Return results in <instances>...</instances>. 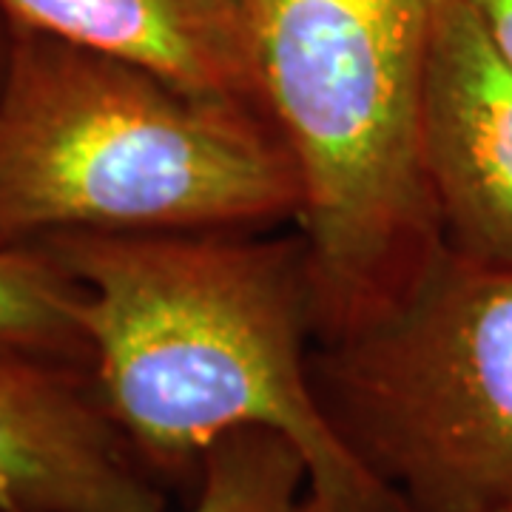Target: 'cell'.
Here are the masks:
<instances>
[{
    "mask_svg": "<svg viewBox=\"0 0 512 512\" xmlns=\"http://www.w3.org/2000/svg\"><path fill=\"white\" fill-rule=\"evenodd\" d=\"M37 245L83 288L94 384L160 481H197L220 436L265 427L305 456L319 512H404L316 396L302 234L74 231Z\"/></svg>",
    "mask_w": 512,
    "mask_h": 512,
    "instance_id": "1",
    "label": "cell"
},
{
    "mask_svg": "<svg viewBox=\"0 0 512 512\" xmlns=\"http://www.w3.org/2000/svg\"><path fill=\"white\" fill-rule=\"evenodd\" d=\"M299 211L296 165L265 114L9 29L0 248L74 231H274Z\"/></svg>",
    "mask_w": 512,
    "mask_h": 512,
    "instance_id": "2",
    "label": "cell"
},
{
    "mask_svg": "<svg viewBox=\"0 0 512 512\" xmlns=\"http://www.w3.org/2000/svg\"><path fill=\"white\" fill-rule=\"evenodd\" d=\"M441 0H248L256 72L302 185L316 342L393 305L439 251L421 160Z\"/></svg>",
    "mask_w": 512,
    "mask_h": 512,
    "instance_id": "3",
    "label": "cell"
},
{
    "mask_svg": "<svg viewBox=\"0 0 512 512\" xmlns=\"http://www.w3.org/2000/svg\"><path fill=\"white\" fill-rule=\"evenodd\" d=\"M311 373L404 512H512V265L441 245L393 305L316 342Z\"/></svg>",
    "mask_w": 512,
    "mask_h": 512,
    "instance_id": "4",
    "label": "cell"
},
{
    "mask_svg": "<svg viewBox=\"0 0 512 512\" xmlns=\"http://www.w3.org/2000/svg\"><path fill=\"white\" fill-rule=\"evenodd\" d=\"M0 512H168L77 362L0 345Z\"/></svg>",
    "mask_w": 512,
    "mask_h": 512,
    "instance_id": "5",
    "label": "cell"
},
{
    "mask_svg": "<svg viewBox=\"0 0 512 512\" xmlns=\"http://www.w3.org/2000/svg\"><path fill=\"white\" fill-rule=\"evenodd\" d=\"M441 242L512 265V72L464 0H441L421 111Z\"/></svg>",
    "mask_w": 512,
    "mask_h": 512,
    "instance_id": "6",
    "label": "cell"
},
{
    "mask_svg": "<svg viewBox=\"0 0 512 512\" xmlns=\"http://www.w3.org/2000/svg\"><path fill=\"white\" fill-rule=\"evenodd\" d=\"M0 12L9 29L120 57L180 89L268 117L248 0H0Z\"/></svg>",
    "mask_w": 512,
    "mask_h": 512,
    "instance_id": "7",
    "label": "cell"
},
{
    "mask_svg": "<svg viewBox=\"0 0 512 512\" xmlns=\"http://www.w3.org/2000/svg\"><path fill=\"white\" fill-rule=\"evenodd\" d=\"M188 512H319L299 447L265 427L231 430L200 458Z\"/></svg>",
    "mask_w": 512,
    "mask_h": 512,
    "instance_id": "8",
    "label": "cell"
},
{
    "mask_svg": "<svg viewBox=\"0 0 512 512\" xmlns=\"http://www.w3.org/2000/svg\"><path fill=\"white\" fill-rule=\"evenodd\" d=\"M0 345L89 365L83 288L40 245L0 248Z\"/></svg>",
    "mask_w": 512,
    "mask_h": 512,
    "instance_id": "9",
    "label": "cell"
},
{
    "mask_svg": "<svg viewBox=\"0 0 512 512\" xmlns=\"http://www.w3.org/2000/svg\"><path fill=\"white\" fill-rule=\"evenodd\" d=\"M478 26L512 72V0H464Z\"/></svg>",
    "mask_w": 512,
    "mask_h": 512,
    "instance_id": "10",
    "label": "cell"
}]
</instances>
